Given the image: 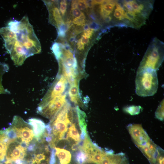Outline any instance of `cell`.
<instances>
[{
    "instance_id": "obj_1",
    "label": "cell",
    "mask_w": 164,
    "mask_h": 164,
    "mask_svg": "<svg viewBox=\"0 0 164 164\" xmlns=\"http://www.w3.org/2000/svg\"><path fill=\"white\" fill-rule=\"evenodd\" d=\"M9 28L15 33L11 47L13 44H17L24 50L28 57L41 52L40 43L27 16Z\"/></svg>"
},
{
    "instance_id": "obj_5",
    "label": "cell",
    "mask_w": 164,
    "mask_h": 164,
    "mask_svg": "<svg viewBox=\"0 0 164 164\" xmlns=\"http://www.w3.org/2000/svg\"><path fill=\"white\" fill-rule=\"evenodd\" d=\"M67 96L66 93L45 102L40 103L37 108V113L50 120L67 101Z\"/></svg>"
},
{
    "instance_id": "obj_2",
    "label": "cell",
    "mask_w": 164,
    "mask_h": 164,
    "mask_svg": "<svg viewBox=\"0 0 164 164\" xmlns=\"http://www.w3.org/2000/svg\"><path fill=\"white\" fill-rule=\"evenodd\" d=\"M74 110L70 103L67 101L50 120L49 124L52 129V139L49 143L51 148H54L60 141L66 139L69 126L73 121L76 116L74 115Z\"/></svg>"
},
{
    "instance_id": "obj_18",
    "label": "cell",
    "mask_w": 164,
    "mask_h": 164,
    "mask_svg": "<svg viewBox=\"0 0 164 164\" xmlns=\"http://www.w3.org/2000/svg\"><path fill=\"white\" fill-rule=\"evenodd\" d=\"M156 118L162 121L164 119V100L160 103L155 113Z\"/></svg>"
},
{
    "instance_id": "obj_16",
    "label": "cell",
    "mask_w": 164,
    "mask_h": 164,
    "mask_svg": "<svg viewBox=\"0 0 164 164\" xmlns=\"http://www.w3.org/2000/svg\"><path fill=\"white\" fill-rule=\"evenodd\" d=\"M142 109V107L140 106L131 105L125 107L123 110L131 115H135L138 114Z\"/></svg>"
},
{
    "instance_id": "obj_26",
    "label": "cell",
    "mask_w": 164,
    "mask_h": 164,
    "mask_svg": "<svg viewBox=\"0 0 164 164\" xmlns=\"http://www.w3.org/2000/svg\"><path fill=\"white\" fill-rule=\"evenodd\" d=\"M82 12L78 9L71 10V14L74 18L79 17L82 14Z\"/></svg>"
},
{
    "instance_id": "obj_10",
    "label": "cell",
    "mask_w": 164,
    "mask_h": 164,
    "mask_svg": "<svg viewBox=\"0 0 164 164\" xmlns=\"http://www.w3.org/2000/svg\"><path fill=\"white\" fill-rule=\"evenodd\" d=\"M76 80L74 82L69 84L70 86L67 90V94L70 101L76 105L82 106L83 102L80 95L79 88L80 80Z\"/></svg>"
},
{
    "instance_id": "obj_7",
    "label": "cell",
    "mask_w": 164,
    "mask_h": 164,
    "mask_svg": "<svg viewBox=\"0 0 164 164\" xmlns=\"http://www.w3.org/2000/svg\"><path fill=\"white\" fill-rule=\"evenodd\" d=\"M68 84L66 78L61 74L58 73L54 82L40 103L45 102L55 97L67 93Z\"/></svg>"
},
{
    "instance_id": "obj_8",
    "label": "cell",
    "mask_w": 164,
    "mask_h": 164,
    "mask_svg": "<svg viewBox=\"0 0 164 164\" xmlns=\"http://www.w3.org/2000/svg\"><path fill=\"white\" fill-rule=\"evenodd\" d=\"M129 132L137 145H143L150 140L148 135L141 125H131L128 126Z\"/></svg>"
},
{
    "instance_id": "obj_13",
    "label": "cell",
    "mask_w": 164,
    "mask_h": 164,
    "mask_svg": "<svg viewBox=\"0 0 164 164\" xmlns=\"http://www.w3.org/2000/svg\"><path fill=\"white\" fill-rule=\"evenodd\" d=\"M55 155L58 158L60 164H69L71 159L70 152L65 149L55 147Z\"/></svg>"
},
{
    "instance_id": "obj_3",
    "label": "cell",
    "mask_w": 164,
    "mask_h": 164,
    "mask_svg": "<svg viewBox=\"0 0 164 164\" xmlns=\"http://www.w3.org/2000/svg\"><path fill=\"white\" fill-rule=\"evenodd\" d=\"M164 43L157 38H154L138 66L137 71L148 69L157 70L164 60Z\"/></svg>"
},
{
    "instance_id": "obj_21",
    "label": "cell",
    "mask_w": 164,
    "mask_h": 164,
    "mask_svg": "<svg viewBox=\"0 0 164 164\" xmlns=\"http://www.w3.org/2000/svg\"><path fill=\"white\" fill-rule=\"evenodd\" d=\"M137 145L143 150L144 153L145 154L149 159L152 161V155L148 148L146 144L143 145Z\"/></svg>"
},
{
    "instance_id": "obj_9",
    "label": "cell",
    "mask_w": 164,
    "mask_h": 164,
    "mask_svg": "<svg viewBox=\"0 0 164 164\" xmlns=\"http://www.w3.org/2000/svg\"><path fill=\"white\" fill-rule=\"evenodd\" d=\"M47 7L49 13L50 22L59 29L64 25L61 13L58 8L53 3V1H44Z\"/></svg>"
},
{
    "instance_id": "obj_27",
    "label": "cell",
    "mask_w": 164,
    "mask_h": 164,
    "mask_svg": "<svg viewBox=\"0 0 164 164\" xmlns=\"http://www.w3.org/2000/svg\"><path fill=\"white\" fill-rule=\"evenodd\" d=\"M77 47L78 50L82 51L84 49L85 46L81 42L80 39L77 43Z\"/></svg>"
},
{
    "instance_id": "obj_29",
    "label": "cell",
    "mask_w": 164,
    "mask_h": 164,
    "mask_svg": "<svg viewBox=\"0 0 164 164\" xmlns=\"http://www.w3.org/2000/svg\"><path fill=\"white\" fill-rule=\"evenodd\" d=\"M78 0H72L71 3V10L77 9Z\"/></svg>"
},
{
    "instance_id": "obj_14",
    "label": "cell",
    "mask_w": 164,
    "mask_h": 164,
    "mask_svg": "<svg viewBox=\"0 0 164 164\" xmlns=\"http://www.w3.org/2000/svg\"><path fill=\"white\" fill-rule=\"evenodd\" d=\"M66 139L68 141L71 140L74 142V144H80L81 141L80 135L76 124L73 121L70 125L68 129Z\"/></svg>"
},
{
    "instance_id": "obj_19",
    "label": "cell",
    "mask_w": 164,
    "mask_h": 164,
    "mask_svg": "<svg viewBox=\"0 0 164 164\" xmlns=\"http://www.w3.org/2000/svg\"><path fill=\"white\" fill-rule=\"evenodd\" d=\"M72 22L73 24L78 26H84L85 23V16L84 13L82 12L80 16L74 18Z\"/></svg>"
},
{
    "instance_id": "obj_4",
    "label": "cell",
    "mask_w": 164,
    "mask_h": 164,
    "mask_svg": "<svg viewBox=\"0 0 164 164\" xmlns=\"http://www.w3.org/2000/svg\"><path fill=\"white\" fill-rule=\"evenodd\" d=\"M135 92L140 96H153L157 92L158 81L156 71L145 69L137 71Z\"/></svg>"
},
{
    "instance_id": "obj_17",
    "label": "cell",
    "mask_w": 164,
    "mask_h": 164,
    "mask_svg": "<svg viewBox=\"0 0 164 164\" xmlns=\"http://www.w3.org/2000/svg\"><path fill=\"white\" fill-rule=\"evenodd\" d=\"M75 159L79 164H83L87 162V158L85 153L82 150H80L75 154Z\"/></svg>"
},
{
    "instance_id": "obj_25",
    "label": "cell",
    "mask_w": 164,
    "mask_h": 164,
    "mask_svg": "<svg viewBox=\"0 0 164 164\" xmlns=\"http://www.w3.org/2000/svg\"><path fill=\"white\" fill-rule=\"evenodd\" d=\"M55 151V149L54 148H52L49 159V162L50 164H56V163Z\"/></svg>"
},
{
    "instance_id": "obj_12",
    "label": "cell",
    "mask_w": 164,
    "mask_h": 164,
    "mask_svg": "<svg viewBox=\"0 0 164 164\" xmlns=\"http://www.w3.org/2000/svg\"><path fill=\"white\" fill-rule=\"evenodd\" d=\"M76 109L78 123L81 132L80 138L81 140H83L87 135L86 130L87 125L85 121L86 115L85 113L79 108V106H76Z\"/></svg>"
},
{
    "instance_id": "obj_30",
    "label": "cell",
    "mask_w": 164,
    "mask_h": 164,
    "mask_svg": "<svg viewBox=\"0 0 164 164\" xmlns=\"http://www.w3.org/2000/svg\"><path fill=\"white\" fill-rule=\"evenodd\" d=\"M159 164H164V158L162 156H160L157 158Z\"/></svg>"
},
{
    "instance_id": "obj_15",
    "label": "cell",
    "mask_w": 164,
    "mask_h": 164,
    "mask_svg": "<svg viewBox=\"0 0 164 164\" xmlns=\"http://www.w3.org/2000/svg\"><path fill=\"white\" fill-rule=\"evenodd\" d=\"M9 70V67L7 64L0 62V94H10L9 91L4 87L2 83L3 76L5 73L8 72Z\"/></svg>"
},
{
    "instance_id": "obj_23",
    "label": "cell",
    "mask_w": 164,
    "mask_h": 164,
    "mask_svg": "<svg viewBox=\"0 0 164 164\" xmlns=\"http://www.w3.org/2000/svg\"><path fill=\"white\" fill-rule=\"evenodd\" d=\"M94 32V29L88 28L84 30L82 36L86 37L89 39H91Z\"/></svg>"
},
{
    "instance_id": "obj_6",
    "label": "cell",
    "mask_w": 164,
    "mask_h": 164,
    "mask_svg": "<svg viewBox=\"0 0 164 164\" xmlns=\"http://www.w3.org/2000/svg\"><path fill=\"white\" fill-rule=\"evenodd\" d=\"M30 125L18 116H15L11 126L15 131L17 139L25 143L28 146L32 140L34 136Z\"/></svg>"
},
{
    "instance_id": "obj_20",
    "label": "cell",
    "mask_w": 164,
    "mask_h": 164,
    "mask_svg": "<svg viewBox=\"0 0 164 164\" xmlns=\"http://www.w3.org/2000/svg\"><path fill=\"white\" fill-rule=\"evenodd\" d=\"M52 49L56 59L58 60L61 55V51L59 44L57 43H54L52 45Z\"/></svg>"
},
{
    "instance_id": "obj_28",
    "label": "cell",
    "mask_w": 164,
    "mask_h": 164,
    "mask_svg": "<svg viewBox=\"0 0 164 164\" xmlns=\"http://www.w3.org/2000/svg\"><path fill=\"white\" fill-rule=\"evenodd\" d=\"M80 39L82 43L84 45L87 44L89 42V38L84 36H82Z\"/></svg>"
},
{
    "instance_id": "obj_11",
    "label": "cell",
    "mask_w": 164,
    "mask_h": 164,
    "mask_svg": "<svg viewBox=\"0 0 164 164\" xmlns=\"http://www.w3.org/2000/svg\"><path fill=\"white\" fill-rule=\"evenodd\" d=\"M27 123L32 127L34 136L36 139L39 138L43 136L46 125L43 121L39 119L32 118L29 119Z\"/></svg>"
},
{
    "instance_id": "obj_24",
    "label": "cell",
    "mask_w": 164,
    "mask_h": 164,
    "mask_svg": "<svg viewBox=\"0 0 164 164\" xmlns=\"http://www.w3.org/2000/svg\"><path fill=\"white\" fill-rule=\"evenodd\" d=\"M77 9L80 11L84 10L87 8L85 0H78Z\"/></svg>"
},
{
    "instance_id": "obj_22",
    "label": "cell",
    "mask_w": 164,
    "mask_h": 164,
    "mask_svg": "<svg viewBox=\"0 0 164 164\" xmlns=\"http://www.w3.org/2000/svg\"><path fill=\"white\" fill-rule=\"evenodd\" d=\"M67 3L66 0H62L60 2L59 10L62 15H64L67 10Z\"/></svg>"
}]
</instances>
